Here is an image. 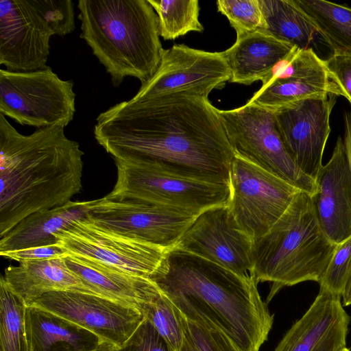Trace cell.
<instances>
[{
	"instance_id": "1",
	"label": "cell",
	"mask_w": 351,
	"mask_h": 351,
	"mask_svg": "<svg viewBox=\"0 0 351 351\" xmlns=\"http://www.w3.org/2000/svg\"><path fill=\"white\" fill-rule=\"evenodd\" d=\"M94 136L114 159L148 160L229 182L234 154L208 97H132L101 112Z\"/></svg>"
},
{
	"instance_id": "2",
	"label": "cell",
	"mask_w": 351,
	"mask_h": 351,
	"mask_svg": "<svg viewBox=\"0 0 351 351\" xmlns=\"http://www.w3.org/2000/svg\"><path fill=\"white\" fill-rule=\"evenodd\" d=\"M154 281L182 315L224 334L239 351H259L267 340L274 315L252 276L173 247Z\"/></svg>"
},
{
	"instance_id": "3",
	"label": "cell",
	"mask_w": 351,
	"mask_h": 351,
	"mask_svg": "<svg viewBox=\"0 0 351 351\" xmlns=\"http://www.w3.org/2000/svg\"><path fill=\"white\" fill-rule=\"evenodd\" d=\"M83 155L64 128L23 135L0 113V237L30 214L71 201L82 189Z\"/></svg>"
},
{
	"instance_id": "4",
	"label": "cell",
	"mask_w": 351,
	"mask_h": 351,
	"mask_svg": "<svg viewBox=\"0 0 351 351\" xmlns=\"http://www.w3.org/2000/svg\"><path fill=\"white\" fill-rule=\"evenodd\" d=\"M80 37L110 74L114 86L125 77L141 84L156 71L164 51L158 17L148 0H80Z\"/></svg>"
},
{
	"instance_id": "5",
	"label": "cell",
	"mask_w": 351,
	"mask_h": 351,
	"mask_svg": "<svg viewBox=\"0 0 351 351\" xmlns=\"http://www.w3.org/2000/svg\"><path fill=\"white\" fill-rule=\"evenodd\" d=\"M336 246L319 223L312 196L301 191L269 231L253 241L252 277L271 283L267 303L285 287L319 283Z\"/></svg>"
},
{
	"instance_id": "6",
	"label": "cell",
	"mask_w": 351,
	"mask_h": 351,
	"mask_svg": "<svg viewBox=\"0 0 351 351\" xmlns=\"http://www.w3.org/2000/svg\"><path fill=\"white\" fill-rule=\"evenodd\" d=\"M117 179L110 200H130L170 207L198 215L211 207L228 204V181L179 170L158 162L114 159Z\"/></svg>"
},
{
	"instance_id": "7",
	"label": "cell",
	"mask_w": 351,
	"mask_h": 351,
	"mask_svg": "<svg viewBox=\"0 0 351 351\" xmlns=\"http://www.w3.org/2000/svg\"><path fill=\"white\" fill-rule=\"evenodd\" d=\"M234 154L276 175L311 196L316 181L306 175L287 151L274 112L246 103L232 110H219Z\"/></svg>"
},
{
	"instance_id": "8",
	"label": "cell",
	"mask_w": 351,
	"mask_h": 351,
	"mask_svg": "<svg viewBox=\"0 0 351 351\" xmlns=\"http://www.w3.org/2000/svg\"><path fill=\"white\" fill-rule=\"evenodd\" d=\"M72 80L51 67L32 71L0 70V113L21 125L65 128L75 112Z\"/></svg>"
},
{
	"instance_id": "9",
	"label": "cell",
	"mask_w": 351,
	"mask_h": 351,
	"mask_svg": "<svg viewBox=\"0 0 351 351\" xmlns=\"http://www.w3.org/2000/svg\"><path fill=\"white\" fill-rule=\"evenodd\" d=\"M229 182V209L253 241L269 231L302 191L236 154Z\"/></svg>"
},
{
	"instance_id": "10",
	"label": "cell",
	"mask_w": 351,
	"mask_h": 351,
	"mask_svg": "<svg viewBox=\"0 0 351 351\" xmlns=\"http://www.w3.org/2000/svg\"><path fill=\"white\" fill-rule=\"evenodd\" d=\"M54 236L68 254L153 280L160 274L170 250L107 230L86 217L72 221Z\"/></svg>"
},
{
	"instance_id": "11",
	"label": "cell",
	"mask_w": 351,
	"mask_h": 351,
	"mask_svg": "<svg viewBox=\"0 0 351 351\" xmlns=\"http://www.w3.org/2000/svg\"><path fill=\"white\" fill-rule=\"evenodd\" d=\"M197 215L146 202L92 200L86 217L112 232L166 249L176 247Z\"/></svg>"
},
{
	"instance_id": "12",
	"label": "cell",
	"mask_w": 351,
	"mask_h": 351,
	"mask_svg": "<svg viewBox=\"0 0 351 351\" xmlns=\"http://www.w3.org/2000/svg\"><path fill=\"white\" fill-rule=\"evenodd\" d=\"M30 305L70 321L117 347L132 335L144 319L136 307L78 291H51Z\"/></svg>"
},
{
	"instance_id": "13",
	"label": "cell",
	"mask_w": 351,
	"mask_h": 351,
	"mask_svg": "<svg viewBox=\"0 0 351 351\" xmlns=\"http://www.w3.org/2000/svg\"><path fill=\"white\" fill-rule=\"evenodd\" d=\"M230 76L224 51L174 45L164 49L156 71L133 97L145 99L175 93L208 97L213 90L223 88Z\"/></svg>"
},
{
	"instance_id": "14",
	"label": "cell",
	"mask_w": 351,
	"mask_h": 351,
	"mask_svg": "<svg viewBox=\"0 0 351 351\" xmlns=\"http://www.w3.org/2000/svg\"><path fill=\"white\" fill-rule=\"evenodd\" d=\"M253 240L239 226L228 204L208 208L194 219L176 247L252 276Z\"/></svg>"
},
{
	"instance_id": "15",
	"label": "cell",
	"mask_w": 351,
	"mask_h": 351,
	"mask_svg": "<svg viewBox=\"0 0 351 351\" xmlns=\"http://www.w3.org/2000/svg\"><path fill=\"white\" fill-rule=\"evenodd\" d=\"M336 97H312L274 111L287 151L300 169L315 180L323 165L322 156L330 132V117Z\"/></svg>"
},
{
	"instance_id": "16",
	"label": "cell",
	"mask_w": 351,
	"mask_h": 351,
	"mask_svg": "<svg viewBox=\"0 0 351 351\" xmlns=\"http://www.w3.org/2000/svg\"><path fill=\"white\" fill-rule=\"evenodd\" d=\"M53 35L32 0H0V64L6 70L46 68Z\"/></svg>"
},
{
	"instance_id": "17",
	"label": "cell",
	"mask_w": 351,
	"mask_h": 351,
	"mask_svg": "<svg viewBox=\"0 0 351 351\" xmlns=\"http://www.w3.org/2000/svg\"><path fill=\"white\" fill-rule=\"evenodd\" d=\"M341 297L324 289L304 315L285 334L274 351H342L350 317Z\"/></svg>"
},
{
	"instance_id": "18",
	"label": "cell",
	"mask_w": 351,
	"mask_h": 351,
	"mask_svg": "<svg viewBox=\"0 0 351 351\" xmlns=\"http://www.w3.org/2000/svg\"><path fill=\"white\" fill-rule=\"evenodd\" d=\"M315 181L317 191L312 199L317 219L328 239L339 244L351 235V171L341 136Z\"/></svg>"
},
{
	"instance_id": "19",
	"label": "cell",
	"mask_w": 351,
	"mask_h": 351,
	"mask_svg": "<svg viewBox=\"0 0 351 351\" xmlns=\"http://www.w3.org/2000/svg\"><path fill=\"white\" fill-rule=\"evenodd\" d=\"M69 269L94 294L106 297L138 308L162 292L153 280L135 276L98 261L67 254L64 257Z\"/></svg>"
},
{
	"instance_id": "20",
	"label": "cell",
	"mask_w": 351,
	"mask_h": 351,
	"mask_svg": "<svg viewBox=\"0 0 351 351\" xmlns=\"http://www.w3.org/2000/svg\"><path fill=\"white\" fill-rule=\"evenodd\" d=\"M294 47L263 30L237 36L235 43L224 51L230 81L244 85L263 82Z\"/></svg>"
},
{
	"instance_id": "21",
	"label": "cell",
	"mask_w": 351,
	"mask_h": 351,
	"mask_svg": "<svg viewBox=\"0 0 351 351\" xmlns=\"http://www.w3.org/2000/svg\"><path fill=\"white\" fill-rule=\"evenodd\" d=\"M3 278L27 306L51 291L72 290L93 293L69 269L64 257L10 265L5 269Z\"/></svg>"
},
{
	"instance_id": "22",
	"label": "cell",
	"mask_w": 351,
	"mask_h": 351,
	"mask_svg": "<svg viewBox=\"0 0 351 351\" xmlns=\"http://www.w3.org/2000/svg\"><path fill=\"white\" fill-rule=\"evenodd\" d=\"M91 201H70L27 216L0 237V253L57 244L59 230L86 217Z\"/></svg>"
},
{
	"instance_id": "23",
	"label": "cell",
	"mask_w": 351,
	"mask_h": 351,
	"mask_svg": "<svg viewBox=\"0 0 351 351\" xmlns=\"http://www.w3.org/2000/svg\"><path fill=\"white\" fill-rule=\"evenodd\" d=\"M29 351H91L101 342L93 332L45 309L26 310Z\"/></svg>"
},
{
	"instance_id": "24",
	"label": "cell",
	"mask_w": 351,
	"mask_h": 351,
	"mask_svg": "<svg viewBox=\"0 0 351 351\" xmlns=\"http://www.w3.org/2000/svg\"><path fill=\"white\" fill-rule=\"evenodd\" d=\"M322 95L343 97L328 73L276 80L266 88H261L247 103L276 111L295 102Z\"/></svg>"
},
{
	"instance_id": "25",
	"label": "cell",
	"mask_w": 351,
	"mask_h": 351,
	"mask_svg": "<svg viewBox=\"0 0 351 351\" xmlns=\"http://www.w3.org/2000/svg\"><path fill=\"white\" fill-rule=\"evenodd\" d=\"M332 54H351V8L324 0H294Z\"/></svg>"
},
{
	"instance_id": "26",
	"label": "cell",
	"mask_w": 351,
	"mask_h": 351,
	"mask_svg": "<svg viewBox=\"0 0 351 351\" xmlns=\"http://www.w3.org/2000/svg\"><path fill=\"white\" fill-rule=\"evenodd\" d=\"M267 32L300 49H308L317 31L294 0H259Z\"/></svg>"
},
{
	"instance_id": "27",
	"label": "cell",
	"mask_w": 351,
	"mask_h": 351,
	"mask_svg": "<svg viewBox=\"0 0 351 351\" xmlns=\"http://www.w3.org/2000/svg\"><path fill=\"white\" fill-rule=\"evenodd\" d=\"M27 306L0 279V351H29L26 332Z\"/></svg>"
},
{
	"instance_id": "28",
	"label": "cell",
	"mask_w": 351,
	"mask_h": 351,
	"mask_svg": "<svg viewBox=\"0 0 351 351\" xmlns=\"http://www.w3.org/2000/svg\"><path fill=\"white\" fill-rule=\"evenodd\" d=\"M158 17L160 36L174 40L190 32H202L197 0H148Z\"/></svg>"
},
{
	"instance_id": "29",
	"label": "cell",
	"mask_w": 351,
	"mask_h": 351,
	"mask_svg": "<svg viewBox=\"0 0 351 351\" xmlns=\"http://www.w3.org/2000/svg\"><path fill=\"white\" fill-rule=\"evenodd\" d=\"M328 73L324 60L312 48L300 49L295 46L292 50L272 69L263 82L261 88L273 82L293 77H307Z\"/></svg>"
},
{
	"instance_id": "30",
	"label": "cell",
	"mask_w": 351,
	"mask_h": 351,
	"mask_svg": "<svg viewBox=\"0 0 351 351\" xmlns=\"http://www.w3.org/2000/svg\"><path fill=\"white\" fill-rule=\"evenodd\" d=\"M141 312L172 350L179 351L183 341L182 327L176 308L163 291L145 304Z\"/></svg>"
},
{
	"instance_id": "31",
	"label": "cell",
	"mask_w": 351,
	"mask_h": 351,
	"mask_svg": "<svg viewBox=\"0 0 351 351\" xmlns=\"http://www.w3.org/2000/svg\"><path fill=\"white\" fill-rule=\"evenodd\" d=\"M176 311L183 330V341L179 351H239L224 334L193 322Z\"/></svg>"
},
{
	"instance_id": "32",
	"label": "cell",
	"mask_w": 351,
	"mask_h": 351,
	"mask_svg": "<svg viewBox=\"0 0 351 351\" xmlns=\"http://www.w3.org/2000/svg\"><path fill=\"white\" fill-rule=\"evenodd\" d=\"M217 5L218 12L227 17L237 36L267 31L259 0H218Z\"/></svg>"
},
{
	"instance_id": "33",
	"label": "cell",
	"mask_w": 351,
	"mask_h": 351,
	"mask_svg": "<svg viewBox=\"0 0 351 351\" xmlns=\"http://www.w3.org/2000/svg\"><path fill=\"white\" fill-rule=\"evenodd\" d=\"M351 279V235L337 244L332 256L322 278L319 289L342 298Z\"/></svg>"
},
{
	"instance_id": "34",
	"label": "cell",
	"mask_w": 351,
	"mask_h": 351,
	"mask_svg": "<svg viewBox=\"0 0 351 351\" xmlns=\"http://www.w3.org/2000/svg\"><path fill=\"white\" fill-rule=\"evenodd\" d=\"M55 35L63 36L75 28L74 3L71 0H32Z\"/></svg>"
},
{
	"instance_id": "35",
	"label": "cell",
	"mask_w": 351,
	"mask_h": 351,
	"mask_svg": "<svg viewBox=\"0 0 351 351\" xmlns=\"http://www.w3.org/2000/svg\"><path fill=\"white\" fill-rule=\"evenodd\" d=\"M115 351H173L165 339L145 318Z\"/></svg>"
},
{
	"instance_id": "36",
	"label": "cell",
	"mask_w": 351,
	"mask_h": 351,
	"mask_svg": "<svg viewBox=\"0 0 351 351\" xmlns=\"http://www.w3.org/2000/svg\"><path fill=\"white\" fill-rule=\"evenodd\" d=\"M324 64L330 79L351 105V54H332Z\"/></svg>"
},
{
	"instance_id": "37",
	"label": "cell",
	"mask_w": 351,
	"mask_h": 351,
	"mask_svg": "<svg viewBox=\"0 0 351 351\" xmlns=\"http://www.w3.org/2000/svg\"><path fill=\"white\" fill-rule=\"evenodd\" d=\"M67 254L66 250L58 243L0 253V255L3 258L19 263L64 257Z\"/></svg>"
},
{
	"instance_id": "38",
	"label": "cell",
	"mask_w": 351,
	"mask_h": 351,
	"mask_svg": "<svg viewBox=\"0 0 351 351\" xmlns=\"http://www.w3.org/2000/svg\"><path fill=\"white\" fill-rule=\"evenodd\" d=\"M344 144L346 149V153L348 159L350 169L351 171V111L347 112L344 114Z\"/></svg>"
},
{
	"instance_id": "39",
	"label": "cell",
	"mask_w": 351,
	"mask_h": 351,
	"mask_svg": "<svg viewBox=\"0 0 351 351\" xmlns=\"http://www.w3.org/2000/svg\"><path fill=\"white\" fill-rule=\"evenodd\" d=\"M342 305H351V279L348 283L342 295Z\"/></svg>"
},
{
	"instance_id": "40",
	"label": "cell",
	"mask_w": 351,
	"mask_h": 351,
	"mask_svg": "<svg viewBox=\"0 0 351 351\" xmlns=\"http://www.w3.org/2000/svg\"><path fill=\"white\" fill-rule=\"evenodd\" d=\"M116 347L110 343L101 341L98 346L91 351H115Z\"/></svg>"
},
{
	"instance_id": "41",
	"label": "cell",
	"mask_w": 351,
	"mask_h": 351,
	"mask_svg": "<svg viewBox=\"0 0 351 351\" xmlns=\"http://www.w3.org/2000/svg\"><path fill=\"white\" fill-rule=\"evenodd\" d=\"M342 351H350V349L346 348L345 349H343Z\"/></svg>"
}]
</instances>
